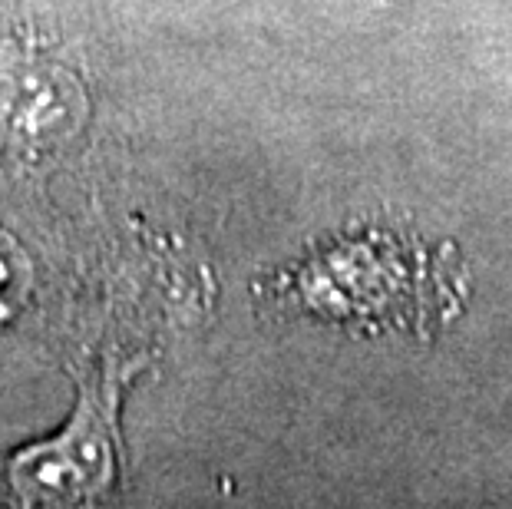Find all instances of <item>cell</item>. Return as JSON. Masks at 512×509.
Masks as SVG:
<instances>
[{"label":"cell","instance_id":"cell-1","mask_svg":"<svg viewBox=\"0 0 512 509\" xmlns=\"http://www.w3.org/2000/svg\"><path fill=\"white\" fill-rule=\"evenodd\" d=\"M110 476V430L90 400L63 437L24 453L14 463V483L30 503H73L100 490Z\"/></svg>","mask_w":512,"mask_h":509},{"label":"cell","instance_id":"cell-2","mask_svg":"<svg viewBox=\"0 0 512 509\" xmlns=\"http://www.w3.org/2000/svg\"><path fill=\"white\" fill-rule=\"evenodd\" d=\"M83 116V96L67 70L40 60L0 67V129L30 149L63 143Z\"/></svg>","mask_w":512,"mask_h":509},{"label":"cell","instance_id":"cell-3","mask_svg":"<svg viewBox=\"0 0 512 509\" xmlns=\"http://www.w3.org/2000/svg\"><path fill=\"white\" fill-rule=\"evenodd\" d=\"M24 262L14 252V245L0 238V318H7L10 311L20 305L24 298Z\"/></svg>","mask_w":512,"mask_h":509}]
</instances>
